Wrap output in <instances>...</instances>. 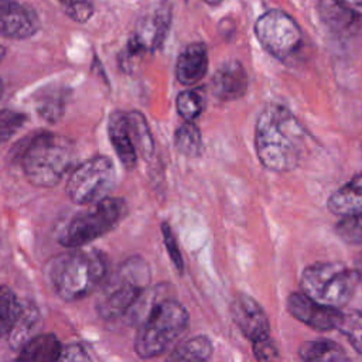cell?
<instances>
[{"label":"cell","mask_w":362,"mask_h":362,"mask_svg":"<svg viewBox=\"0 0 362 362\" xmlns=\"http://www.w3.org/2000/svg\"><path fill=\"white\" fill-rule=\"evenodd\" d=\"M20 310L21 304L13 290L6 286H0V338L7 337L20 314Z\"/></svg>","instance_id":"cell-26"},{"label":"cell","mask_w":362,"mask_h":362,"mask_svg":"<svg viewBox=\"0 0 362 362\" xmlns=\"http://www.w3.org/2000/svg\"><path fill=\"white\" fill-rule=\"evenodd\" d=\"M208 69V52L202 42L189 44L182 49L177 59L175 75L182 85H195L199 82Z\"/></svg>","instance_id":"cell-16"},{"label":"cell","mask_w":362,"mask_h":362,"mask_svg":"<svg viewBox=\"0 0 362 362\" xmlns=\"http://www.w3.org/2000/svg\"><path fill=\"white\" fill-rule=\"evenodd\" d=\"M298 356L305 362H317V361H346L348 355L344 348L329 339H314L301 344L298 349Z\"/></svg>","instance_id":"cell-21"},{"label":"cell","mask_w":362,"mask_h":362,"mask_svg":"<svg viewBox=\"0 0 362 362\" xmlns=\"http://www.w3.org/2000/svg\"><path fill=\"white\" fill-rule=\"evenodd\" d=\"M150 283V267L134 256L124 260L106 280L98 301V314L106 321H116L140 301Z\"/></svg>","instance_id":"cell-5"},{"label":"cell","mask_w":362,"mask_h":362,"mask_svg":"<svg viewBox=\"0 0 362 362\" xmlns=\"http://www.w3.org/2000/svg\"><path fill=\"white\" fill-rule=\"evenodd\" d=\"M27 116L14 109L0 110V146L11 139V136L24 124Z\"/></svg>","instance_id":"cell-30"},{"label":"cell","mask_w":362,"mask_h":362,"mask_svg":"<svg viewBox=\"0 0 362 362\" xmlns=\"http://www.w3.org/2000/svg\"><path fill=\"white\" fill-rule=\"evenodd\" d=\"M74 144L65 136L37 132L21 140L16 158L30 184L41 188L55 187L74 163Z\"/></svg>","instance_id":"cell-2"},{"label":"cell","mask_w":362,"mask_h":362,"mask_svg":"<svg viewBox=\"0 0 362 362\" xmlns=\"http://www.w3.org/2000/svg\"><path fill=\"white\" fill-rule=\"evenodd\" d=\"M349 341L352 348L362 354V313L356 310H351L342 313L341 322L338 328Z\"/></svg>","instance_id":"cell-27"},{"label":"cell","mask_w":362,"mask_h":362,"mask_svg":"<svg viewBox=\"0 0 362 362\" xmlns=\"http://www.w3.org/2000/svg\"><path fill=\"white\" fill-rule=\"evenodd\" d=\"M174 146L185 157H198L202 153V136L192 120H185L174 133Z\"/></svg>","instance_id":"cell-24"},{"label":"cell","mask_w":362,"mask_h":362,"mask_svg":"<svg viewBox=\"0 0 362 362\" xmlns=\"http://www.w3.org/2000/svg\"><path fill=\"white\" fill-rule=\"evenodd\" d=\"M327 206L338 216L362 214V173L334 191L327 201Z\"/></svg>","instance_id":"cell-17"},{"label":"cell","mask_w":362,"mask_h":362,"mask_svg":"<svg viewBox=\"0 0 362 362\" xmlns=\"http://www.w3.org/2000/svg\"><path fill=\"white\" fill-rule=\"evenodd\" d=\"M1 95H3V82L0 79V98H1Z\"/></svg>","instance_id":"cell-39"},{"label":"cell","mask_w":362,"mask_h":362,"mask_svg":"<svg viewBox=\"0 0 362 362\" xmlns=\"http://www.w3.org/2000/svg\"><path fill=\"white\" fill-rule=\"evenodd\" d=\"M345 1L348 6H358V7H362V0H342Z\"/></svg>","instance_id":"cell-36"},{"label":"cell","mask_w":362,"mask_h":362,"mask_svg":"<svg viewBox=\"0 0 362 362\" xmlns=\"http://www.w3.org/2000/svg\"><path fill=\"white\" fill-rule=\"evenodd\" d=\"M127 116H129L132 139L137 150V154H140L144 160H148L154 148V141H153V136L150 133L148 124L140 112H132V113H127Z\"/></svg>","instance_id":"cell-25"},{"label":"cell","mask_w":362,"mask_h":362,"mask_svg":"<svg viewBox=\"0 0 362 362\" xmlns=\"http://www.w3.org/2000/svg\"><path fill=\"white\" fill-rule=\"evenodd\" d=\"M308 134L301 122L283 105L269 103L260 112L255 147L262 165L273 173L297 168L307 151Z\"/></svg>","instance_id":"cell-1"},{"label":"cell","mask_w":362,"mask_h":362,"mask_svg":"<svg viewBox=\"0 0 362 362\" xmlns=\"http://www.w3.org/2000/svg\"><path fill=\"white\" fill-rule=\"evenodd\" d=\"M107 133L113 150L117 154L122 165L127 170L134 168L139 154L132 139L127 113L113 112L109 117Z\"/></svg>","instance_id":"cell-14"},{"label":"cell","mask_w":362,"mask_h":362,"mask_svg":"<svg viewBox=\"0 0 362 362\" xmlns=\"http://www.w3.org/2000/svg\"><path fill=\"white\" fill-rule=\"evenodd\" d=\"M214 352V345L211 339L205 335L192 337L180 345H177L171 355L168 356L170 361H195L202 362L211 359Z\"/></svg>","instance_id":"cell-23"},{"label":"cell","mask_w":362,"mask_h":362,"mask_svg":"<svg viewBox=\"0 0 362 362\" xmlns=\"http://www.w3.org/2000/svg\"><path fill=\"white\" fill-rule=\"evenodd\" d=\"M64 11L69 18L78 23H85L93 14L92 0H59Z\"/></svg>","instance_id":"cell-31"},{"label":"cell","mask_w":362,"mask_h":362,"mask_svg":"<svg viewBox=\"0 0 362 362\" xmlns=\"http://www.w3.org/2000/svg\"><path fill=\"white\" fill-rule=\"evenodd\" d=\"M107 263L99 250L74 247L51 263L49 279L57 296L65 301H76L90 296L106 281Z\"/></svg>","instance_id":"cell-3"},{"label":"cell","mask_w":362,"mask_h":362,"mask_svg":"<svg viewBox=\"0 0 362 362\" xmlns=\"http://www.w3.org/2000/svg\"><path fill=\"white\" fill-rule=\"evenodd\" d=\"M38 28L40 21L31 7L14 0H0V35L23 40L34 35Z\"/></svg>","instance_id":"cell-12"},{"label":"cell","mask_w":362,"mask_h":362,"mask_svg":"<svg viewBox=\"0 0 362 362\" xmlns=\"http://www.w3.org/2000/svg\"><path fill=\"white\" fill-rule=\"evenodd\" d=\"M115 178L113 161L106 156H95L72 170L65 191L75 204H96L106 198Z\"/></svg>","instance_id":"cell-8"},{"label":"cell","mask_w":362,"mask_h":362,"mask_svg":"<svg viewBox=\"0 0 362 362\" xmlns=\"http://www.w3.org/2000/svg\"><path fill=\"white\" fill-rule=\"evenodd\" d=\"M354 270L358 276V280L362 281V252L355 257V262H354Z\"/></svg>","instance_id":"cell-35"},{"label":"cell","mask_w":362,"mask_h":362,"mask_svg":"<svg viewBox=\"0 0 362 362\" xmlns=\"http://www.w3.org/2000/svg\"><path fill=\"white\" fill-rule=\"evenodd\" d=\"M255 33L262 47L277 59L291 57L303 40L297 23L280 10H269L262 14L255 24Z\"/></svg>","instance_id":"cell-9"},{"label":"cell","mask_w":362,"mask_h":362,"mask_svg":"<svg viewBox=\"0 0 362 362\" xmlns=\"http://www.w3.org/2000/svg\"><path fill=\"white\" fill-rule=\"evenodd\" d=\"M230 314L242 331L252 342L270 337V322L263 307L247 294H238L230 304Z\"/></svg>","instance_id":"cell-11"},{"label":"cell","mask_w":362,"mask_h":362,"mask_svg":"<svg viewBox=\"0 0 362 362\" xmlns=\"http://www.w3.org/2000/svg\"><path fill=\"white\" fill-rule=\"evenodd\" d=\"M88 359H89V356L81 345L71 344V345L62 346L59 361H88Z\"/></svg>","instance_id":"cell-34"},{"label":"cell","mask_w":362,"mask_h":362,"mask_svg":"<svg viewBox=\"0 0 362 362\" xmlns=\"http://www.w3.org/2000/svg\"><path fill=\"white\" fill-rule=\"evenodd\" d=\"M335 233L348 245H362V214L341 216Z\"/></svg>","instance_id":"cell-29"},{"label":"cell","mask_w":362,"mask_h":362,"mask_svg":"<svg viewBox=\"0 0 362 362\" xmlns=\"http://www.w3.org/2000/svg\"><path fill=\"white\" fill-rule=\"evenodd\" d=\"M127 205L122 198H103L86 212L75 216L59 236L66 249L82 247L112 230L126 215Z\"/></svg>","instance_id":"cell-7"},{"label":"cell","mask_w":362,"mask_h":362,"mask_svg":"<svg viewBox=\"0 0 362 362\" xmlns=\"http://www.w3.org/2000/svg\"><path fill=\"white\" fill-rule=\"evenodd\" d=\"M4 55H6V49H4V47L0 44V62H1V59L4 58Z\"/></svg>","instance_id":"cell-37"},{"label":"cell","mask_w":362,"mask_h":362,"mask_svg":"<svg viewBox=\"0 0 362 362\" xmlns=\"http://www.w3.org/2000/svg\"><path fill=\"white\" fill-rule=\"evenodd\" d=\"M62 345L52 334H37L21 349L18 361L25 362H54L59 361Z\"/></svg>","instance_id":"cell-19"},{"label":"cell","mask_w":362,"mask_h":362,"mask_svg":"<svg viewBox=\"0 0 362 362\" xmlns=\"http://www.w3.org/2000/svg\"><path fill=\"white\" fill-rule=\"evenodd\" d=\"M253 344V354L257 361H279L280 355L277 351V346L272 337H264L260 339H256Z\"/></svg>","instance_id":"cell-33"},{"label":"cell","mask_w":362,"mask_h":362,"mask_svg":"<svg viewBox=\"0 0 362 362\" xmlns=\"http://www.w3.org/2000/svg\"><path fill=\"white\" fill-rule=\"evenodd\" d=\"M41 313L35 304H23L20 314L7 334V341L10 348L20 351L31 338H34L38 334V329L41 328Z\"/></svg>","instance_id":"cell-18"},{"label":"cell","mask_w":362,"mask_h":362,"mask_svg":"<svg viewBox=\"0 0 362 362\" xmlns=\"http://www.w3.org/2000/svg\"><path fill=\"white\" fill-rule=\"evenodd\" d=\"M69 90L62 86H48L47 89H41L35 96V109L38 115L49 122H58L65 110V105L68 100Z\"/></svg>","instance_id":"cell-20"},{"label":"cell","mask_w":362,"mask_h":362,"mask_svg":"<svg viewBox=\"0 0 362 362\" xmlns=\"http://www.w3.org/2000/svg\"><path fill=\"white\" fill-rule=\"evenodd\" d=\"M167 27L168 17L163 13L140 20L134 35L129 41V52L133 55L156 49L164 41Z\"/></svg>","instance_id":"cell-15"},{"label":"cell","mask_w":362,"mask_h":362,"mask_svg":"<svg viewBox=\"0 0 362 362\" xmlns=\"http://www.w3.org/2000/svg\"><path fill=\"white\" fill-rule=\"evenodd\" d=\"M177 112L184 120H194L197 119L205 106V100L202 93L198 89L184 90L177 96Z\"/></svg>","instance_id":"cell-28"},{"label":"cell","mask_w":362,"mask_h":362,"mask_svg":"<svg viewBox=\"0 0 362 362\" xmlns=\"http://www.w3.org/2000/svg\"><path fill=\"white\" fill-rule=\"evenodd\" d=\"M247 74L239 61L223 62L212 76V93L222 102L242 98L247 90Z\"/></svg>","instance_id":"cell-13"},{"label":"cell","mask_w":362,"mask_h":362,"mask_svg":"<svg viewBox=\"0 0 362 362\" xmlns=\"http://www.w3.org/2000/svg\"><path fill=\"white\" fill-rule=\"evenodd\" d=\"M205 3H208V4H218V3H221L222 0H204Z\"/></svg>","instance_id":"cell-38"},{"label":"cell","mask_w":362,"mask_h":362,"mask_svg":"<svg viewBox=\"0 0 362 362\" xmlns=\"http://www.w3.org/2000/svg\"><path fill=\"white\" fill-rule=\"evenodd\" d=\"M358 276L339 262H317L304 269L301 288L313 300L334 308L346 305L355 290Z\"/></svg>","instance_id":"cell-6"},{"label":"cell","mask_w":362,"mask_h":362,"mask_svg":"<svg viewBox=\"0 0 362 362\" xmlns=\"http://www.w3.org/2000/svg\"><path fill=\"white\" fill-rule=\"evenodd\" d=\"M161 232H163V242H164V245L167 247V252H168L174 266L177 267V270L180 273H182V270H184L182 257H181V253H180V249H178L174 232L171 230V228H170V225L167 222L161 223Z\"/></svg>","instance_id":"cell-32"},{"label":"cell","mask_w":362,"mask_h":362,"mask_svg":"<svg viewBox=\"0 0 362 362\" xmlns=\"http://www.w3.org/2000/svg\"><path fill=\"white\" fill-rule=\"evenodd\" d=\"M188 311L174 298H164L148 308L134 338V351L143 359L167 352L187 331Z\"/></svg>","instance_id":"cell-4"},{"label":"cell","mask_w":362,"mask_h":362,"mask_svg":"<svg viewBox=\"0 0 362 362\" xmlns=\"http://www.w3.org/2000/svg\"><path fill=\"white\" fill-rule=\"evenodd\" d=\"M287 310L296 320L318 331L337 329L342 318L339 308L324 305L305 293H291L287 298Z\"/></svg>","instance_id":"cell-10"},{"label":"cell","mask_w":362,"mask_h":362,"mask_svg":"<svg viewBox=\"0 0 362 362\" xmlns=\"http://www.w3.org/2000/svg\"><path fill=\"white\" fill-rule=\"evenodd\" d=\"M318 11L324 23L332 30H346L358 17L342 0H320Z\"/></svg>","instance_id":"cell-22"}]
</instances>
